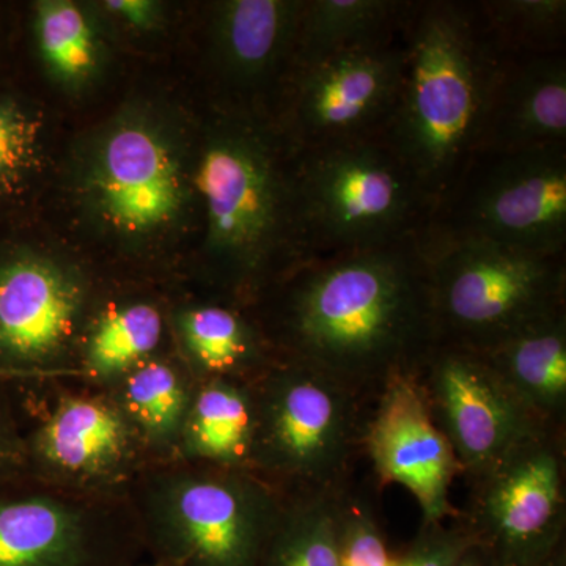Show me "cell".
<instances>
[{"label": "cell", "instance_id": "6da1fadb", "mask_svg": "<svg viewBox=\"0 0 566 566\" xmlns=\"http://www.w3.org/2000/svg\"><path fill=\"white\" fill-rule=\"evenodd\" d=\"M249 308L275 356L371 405L395 378H416L436 346L420 238L308 260Z\"/></svg>", "mask_w": 566, "mask_h": 566}, {"label": "cell", "instance_id": "7a4b0ae2", "mask_svg": "<svg viewBox=\"0 0 566 566\" xmlns=\"http://www.w3.org/2000/svg\"><path fill=\"white\" fill-rule=\"evenodd\" d=\"M193 188L203 216V279L212 300L251 307L312 260L296 148L271 118L214 109L203 129Z\"/></svg>", "mask_w": 566, "mask_h": 566}, {"label": "cell", "instance_id": "3957f363", "mask_svg": "<svg viewBox=\"0 0 566 566\" xmlns=\"http://www.w3.org/2000/svg\"><path fill=\"white\" fill-rule=\"evenodd\" d=\"M501 61L479 0H412L403 80L385 137L431 212L476 153Z\"/></svg>", "mask_w": 566, "mask_h": 566}, {"label": "cell", "instance_id": "277c9868", "mask_svg": "<svg viewBox=\"0 0 566 566\" xmlns=\"http://www.w3.org/2000/svg\"><path fill=\"white\" fill-rule=\"evenodd\" d=\"M126 495L158 566H255L283 505L249 469L182 460L145 465Z\"/></svg>", "mask_w": 566, "mask_h": 566}, {"label": "cell", "instance_id": "5b68a950", "mask_svg": "<svg viewBox=\"0 0 566 566\" xmlns=\"http://www.w3.org/2000/svg\"><path fill=\"white\" fill-rule=\"evenodd\" d=\"M249 471L286 495L329 494L356 479L371 403L289 357L251 382Z\"/></svg>", "mask_w": 566, "mask_h": 566}, {"label": "cell", "instance_id": "8992f818", "mask_svg": "<svg viewBox=\"0 0 566 566\" xmlns=\"http://www.w3.org/2000/svg\"><path fill=\"white\" fill-rule=\"evenodd\" d=\"M74 191L88 221L134 252L180 232L199 205L188 150L158 114L142 107L115 115L85 142Z\"/></svg>", "mask_w": 566, "mask_h": 566}, {"label": "cell", "instance_id": "52a82bcc", "mask_svg": "<svg viewBox=\"0 0 566 566\" xmlns=\"http://www.w3.org/2000/svg\"><path fill=\"white\" fill-rule=\"evenodd\" d=\"M312 259L422 238L431 205L386 137L296 150Z\"/></svg>", "mask_w": 566, "mask_h": 566}, {"label": "cell", "instance_id": "ba28073f", "mask_svg": "<svg viewBox=\"0 0 566 566\" xmlns=\"http://www.w3.org/2000/svg\"><path fill=\"white\" fill-rule=\"evenodd\" d=\"M422 251L436 346L488 353L566 311V252L485 241L422 244Z\"/></svg>", "mask_w": 566, "mask_h": 566}, {"label": "cell", "instance_id": "9c48e42d", "mask_svg": "<svg viewBox=\"0 0 566 566\" xmlns=\"http://www.w3.org/2000/svg\"><path fill=\"white\" fill-rule=\"evenodd\" d=\"M24 444L25 474L82 493L125 494L148 464L111 390L76 379H7Z\"/></svg>", "mask_w": 566, "mask_h": 566}, {"label": "cell", "instance_id": "30bf717a", "mask_svg": "<svg viewBox=\"0 0 566 566\" xmlns=\"http://www.w3.org/2000/svg\"><path fill=\"white\" fill-rule=\"evenodd\" d=\"M420 241L566 252V144L475 153L436 203Z\"/></svg>", "mask_w": 566, "mask_h": 566}, {"label": "cell", "instance_id": "8fae6325", "mask_svg": "<svg viewBox=\"0 0 566 566\" xmlns=\"http://www.w3.org/2000/svg\"><path fill=\"white\" fill-rule=\"evenodd\" d=\"M147 560L128 495L21 474L0 482V566H136Z\"/></svg>", "mask_w": 566, "mask_h": 566}, {"label": "cell", "instance_id": "7c38bea8", "mask_svg": "<svg viewBox=\"0 0 566 566\" xmlns=\"http://www.w3.org/2000/svg\"><path fill=\"white\" fill-rule=\"evenodd\" d=\"M95 307V289L80 268L0 244V378H73Z\"/></svg>", "mask_w": 566, "mask_h": 566}, {"label": "cell", "instance_id": "4fadbf2b", "mask_svg": "<svg viewBox=\"0 0 566 566\" xmlns=\"http://www.w3.org/2000/svg\"><path fill=\"white\" fill-rule=\"evenodd\" d=\"M566 431L528 439L471 480L461 523L495 566H538L565 546Z\"/></svg>", "mask_w": 566, "mask_h": 566}, {"label": "cell", "instance_id": "5bb4252c", "mask_svg": "<svg viewBox=\"0 0 566 566\" xmlns=\"http://www.w3.org/2000/svg\"><path fill=\"white\" fill-rule=\"evenodd\" d=\"M405 69V31L292 74L273 122L296 150L386 136Z\"/></svg>", "mask_w": 566, "mask_h": 566}, {"label": "cell", "instance_id": "9a60e30c", "mask_svg": "<svg viewBox=\"0 0 566 566\" xmlns=\"http://www.w3.org/2000/svg\"><path fill=\"white\" fill-rule=\"evenodd\" d=\"M416 379L468 482L485 474L517 446L553 430L480 354L434 346Z\"/></svg>", "mask_w": 566, "mask_h": 566}, {"label": "cell", "instance_id": "2e32d148", "mask_svg": "<svg viewBox=\"0 0 566 566\" xmlns=\"http://www.w3.org/2000/svg\"><path fill=\"white\" fill-rule=\"evenodd\" d=\"M305 0H229L212 9L210 57L222 102L216 109L273 120L292 77Z\"/></svg>", "mask_w": 566, "mask_h": 566}, {"label": "cell", "instance_id": "e0dca14e", "mask_svg": "<svg viewBox=\"0 0 566 566\" xmlns=\"http://www.w3.org/2000/svg\"><path fill=\"white\" fill-rule=\"evenodd\" d=\"M364 458L374 468L378 490L398 483L411 491L422 510V521L458 515L450 490L463 471L431 419L415 376L395 378L371 406Z\"/></svg>", "mask_w": 566, "mask_h": 566}, {"label": "cell", "instance_id": "ac0fdd59", "mask_svg": "<svg viewBox=\"0 0 566 566\" xmlns=\"http://www.w3.org/2000/svg\"><path fill=\"white\" fill-rule=\"evenodd\" d=\"M566 144V52L502 54L476 153Z\"/></svg>", "mask_w": 566, "mask_h": 566}, {"label": "cell", "instance_id": "d6986e66", "mask_svg": "<svg viewBox=\"0 0 566 566\" xmlns=\"http://www.w3.org/2000/svg\"><path fill=\"white\" fill-rule=\"evenodd\" d=\"M175 353L196 381L252 382L275 360L262 327L244 305L208 297L170 312Z\"/></svg>", "mask_w": 566, "mask_h": 566}, {"label": "cell", "instance_id": "ffe728a7", "mask_svg": "<svg viewBox=\"0 0 566 566\" xmlns=\"http://www.w3.org/2000/svg\"><path fill=\"white\" fill-rule=\"evenodd\" d=\"M172 353L170 316L158 301L133 297L96 304L71 379L109 389L140 364Z\"/></svg>", "mask_w": 566, "mask_h": 566}, {"label": "cell", "instance_id": "44dd1931", "mask_svg": "<svg viewBox=\"0 0 566 566\" xmlns=\"http://www.w3.org/2000/svg\"><path fill=\"white\" fill-rule=\"evenodd\" d=\"M197 381L177 353L155 357L109 387L150 463L177 460Z\"/></svg>", "mask_w": 566, "mask_h": 566}, {"label": "cell", "instance_id": "7402d4cb", "mask_svg": "<svg viewBox=\"0 0 566 566\" xmlns=\"http://www.w3.org/2000/svg\"><path fill=\"white\" fill-rule=\"evenodd\" d=\"M480 356L546 427L566 431V311Z\"/></svg>", "mask_w": 566, "mask_h": 566}, {"label": "cell", "instance_id": "603a6c76", "mask_svg": "<svg viewBox=\"0 0 566 566\" xmlns=\"http://www.w3.org/2000/svg\"><path fill=\"white\" fill-rule=\"evenodd\" d=\"M411 6L412 0H305L292 74L395 39L405 31Z\"/></svg>", "mask_w": 566, "mask_h": 566}, {"label": "cell", "instance_id": "cb8c5ba5", "mask_svg": "<svg viewBox=\"0 0 566 566\" xmlns=\"http://www.w3.org/2000/svg\"><path fill=\"white\" fill-rule=\"evenodd\" d=\"M253 436L251 382L197 381L177 460L249 469Z\"/></svg>", "mask_w": 566, "mask_h": 566}, {"label": "cell", "instance_id": "d4e9b609", "mask_svg": "<svg viewBox=\"0 0 566 566\" xmlns=\"http://www.w3.org/2000/svg\"><path fill=\"white\" fill-rule=\"evenodd\" d=\"M337 494H283L281 515L255 566H344Z\"/></svg>", "mask_w": 566, "mask_h": 566}, {"label": "cell", "instance_id": "484cf974", "mask_svg": "<svg viewBox=\"0 0 566 566\" xmlns=\"http://www.w3.org/2000/svg\"><path fill=\"white\" fill-rule=\"evenodd\" d=\"M33 32L44 69L65 87H80L98 69V39L76 3L66 0L36 2Z\"/></svg>", "mask_w": 566, "mask_h": 566}, {"label": "cell", "instance_id": "4316f807", "mask_svg": "<svg viewBox=\"0 0 566 566\" xmlns=\"http://www.w3.org/2000/svg\"><path fill=\"white\" fill-rule=\"evenodd\" d=\"M43 133L40 112L0 87V222L20 208L43 169Z\"/></svg>", "mask_w": 566, "mask_h": 566}, {"label": "cell", "instance_id": "83f0119b", "mask_svg": "<svg viewBox=\"0 0 566 566\" xmlns=\"http://www.w3.org/2000/svg\"><path fill=\"white\" fill-rule=\"evenodd\" d=\"M502 54L566 52V0H479Z\"/></svg>", "mask_w": 566, "mask_h": 566}, {"label": "cell", "instance_id": "f1b7e54d", "mask_svg": "<svg viewBox=\"0 0 566 566\" xmlns=\"http://www.w3.org/2000/svg\"><path fill=\"white\" fill-rule=\"evenodd\" d=\"M371 499L374 490L356 479L338 491V536L344 566H392L394 556Z\"/></svg>", "mask_w": 566, "mask_h": 566}, {"label": "cell", "instance_id": "f546056e", "mask_svg": "<svg viewBox=\"0 0 566 566\" xmlns=\"http://www.w3.org/2000/svg\"><path fill=\"white\" fill-rule=\"evenodd\" d=\"M472 543L460 512L450 520L422 521L408 547L394 556L392 566H453Z\"/></svg>", "mask_w": 566, "mask_h": 566}, {"label": "cell", "instance_id": "4dcf8cb0", "mask_svg": "<svg viewBox=\"0 0 566 566\" xmlns=\"http://www.w3.org/2000/svg\"><path fill=\"white\" fill-rule=\"evenodd\" d=\"M25 474L24 444L10 381L0 378V482Z\"/></svg>", "mask_w": 566, "mask_h": 566}, {"label": "cell", "instance_id": "1f68e13d", "mask_svg": "<svg viewBox=\"0 0 566 566\" xmlns=\"http://www.w3.org/2000/svg\"><path fill=\"white\" fill-rule=\"evenodd\" d=\"M104 9L134 29H151L161 17V7L151 0H109Z\"/></svg>", "mask_w": 566, "mask_h": 566}, {"label": "cell", "instance_id": "d6a6232c", "mask_svg": "<svg viewBox=\"0 0 566 566\" xmlns=\"http://www.w3.org/2000/svg\"><path fill=\"white\" fill-rule=\"evenodd\" d=\"M453 566H495L494 562L491 560L490 556L482 549L472 543L468 549L464 551L463 556L458 558V562Z\"/></svg>", "mask_w": 566, "mask_h": 566}, {"label": "cell", "instance_id": "836d02e7", "mask_svg": "<svg viewBox=\"0 0 566 566\" xmlns=\"http://www.w3.org/2000/svg\"><path fill=\"white\" fill-rule=\"evenodd\" d=\"M538 566H566V545L557 549L553 556Z\"/></svg>", "mask_w": 566, "mask_h": 566}, {"label": "cell", "instance_id": "e575fe53", "mask_svg": "<svg viewBox=\"0 0 566 566\" xmlns=\"http://www.w3.org/2000/svg\"><path fill=\"white\" fill-rule=\"evenodd\" d=\"M136 566H158V565L153 564V562H150V560H144V562H140V564L136 565Z\"/></svg>", "mask_w": 566, "mask_h": 566}]
</instances>
